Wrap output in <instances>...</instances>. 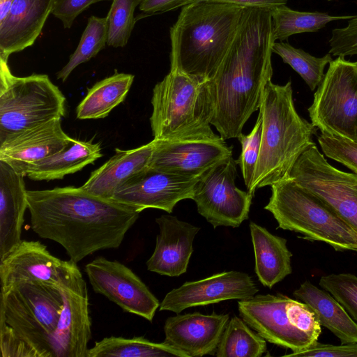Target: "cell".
<instances>
[{
	"label": "cell",
	"mask_w": 357,
	"mask_h": 357,
	"mask_svg": "<svg viewBox=\"0 0 357 357\" xmlns=\"http://www.w3.org/2000/svg\"><path fill=\"white\" fill-rule=\"evenodd\" d=\"M293 294L313 309L321 325L337 337L342 344L357 342V323L330 293L306 280Z\"/></svg>",
	"instance_id": "cell-26"
},
{
	"label": "cell",
	"mask_w": 357,
	"mask_h": 357,
	"mask_svg": "<svg viewBox=\"0 0 357 357\" xmlns=\"http://www.w3.org/2000/svg\"><path fill=\"white\" fill-rule=\"evenodd\" d=\"M150 123L154 139L213 138L211 129L216 107L212 80H203L176 70L158 82L151 98Z\"/></svg>",
	"instance_id": "cell-6"
},
{
	"label": "cell",
	"mask_w": 357,
	"mask_h": 357,
	"mask_svg": "<svg viewBox=\"0 0 357 357\" xmlns=\"http://www.w3.org/2000/svg\"><path fill=\"white\" fill-rule=\"evenodd\" d=\"M63 262L40 241L22 240L0 259L1 291L28 281L59 284Z\"/></svg>",
	"instance_id": "cell-21"
},
{
	"label": "cell",
	"mask_w": 357,
	"mask_h": 357,
	"mask_svg": "<svg viewBox=\"0 0 357 357\" xmlns=\"http://www.w3.org/2000/svg\"><path fill=\"white\" fill-rule=\"evenodd\" d=\"M59 285L63 308L53 337L52 357H87L91 338L89 294L76 262L63 261Z\"/></svg>",
	"instance_id": "cell-12"
},
{
	"label": "cell",
	"mask_w": 357,
	"mask_h": 357,
	"mask_svg": "<svg viewBox=\"0 0 357 357\" xmlns=\"http://www.w3.org/2000/svg\"><path fill=\"white\" fill-rule=\"evenodd\" d=\"M271 187L264 209L272 213L278 228L326 243L336 250L357 252V231L319 197L290 178Z\"/></svg>",
	"instance_id": "cell-7"
},
{
	"label": "cell",
	"mask_w": 357,
	"mask_h": 357,
	"mask_svg": "<svg viewBox=\"0 0 357 357\" xmlns=\"http://www.w3.org/2000/svg\"><path fill=\"white\" fill-rule=\"evenodd\" d=\"M104 1L111 0H54L52 14L61 21L64 28L70 29L75 18L85 9Z\"/></svg>",
	"instance_id": "cell-41"
},
{
	"label": "cell",
	"mask_w": 357,
	"mask_h": 357,
	"mask_svg": "<svg viewBox=\"0 0 357 357\" xmlns=\"http://www.w3.org/2000/svg\"><path fill=\"white\" fill-rule=\"evenodd\" d=\"M285 356L295 357H357V342L333 345L323 344L317 341L307 348L294 351Z\"/></svg>",
	"instance_id": "cell-40"
},
{
	"label": "cell",
	"mask_w": 357,
	"mask_h": 357,
	"mask_svg": "<svg viewBox=\"0 0 357 357\" xmlns=\"http://www.w3.org/2000/svg\"><path fill=\"white\" fill-rule=\"evenodd\" d=\"M134 75L118 73L96 83L76 108L78 119H98L109 112L126 98L134 80Z\"/></svg>",
	"instance_id": "cell-28"
},
{
	"label": "cell",
	"mask_w": 357,
	"mask_h": 357,
	"mask_svg": "<svg viewBox=\"0 0 357 357\" xmlns=\"http://www.w3.org/2000/svg\"><path fill=\"white\" fill-rule=\"evenodd\" d=\"M319 285L330 293L357 323V276L351 273L329 274L321 278Z\"/></svg>",
	"instance_id": "cell-35"
},
{
	"label": "cell",
	"mask_w": 357,
	"mask_h": 357,
	"mask_svg": "<svg viewBox=\"0 0 357 357\" xmlns=\"http://www.w3.org/2000/svg\"><path fill=\"white\" fill-rule=\"evenodd\" d=\"M291 298L281 294H258L241 300L238 309L241 319L266 341L293 352L317 340L294 327L287 314Z\"/></svg>",
	"instance_id": "cell-16"
},
{
	"label": "cell",
	"mask_w": 357,
	"mask_h": 357,
	"mask_svg": "<svg viewBox=\"0 0 357 357\" xmlns=\"http://www.w3.org/2000/svg\"><path fill=\"white\" fill-rule=\"evenodd\" d=\"M272 51L279 55L284 63L289 64L305 82L311 91L321 82L326 66L333 59L330 53L316 57L287 43L275 42Z\"/></svg>",
	"instance_id": "cell-33"
},
{
	"label": "cell",
	"mask_w": 357,
	"mask_h": 357,
	"mask_svg": "<svg viewBox=\"0 0 357 357\" xmlns=\"http://www.w3.org/2000/svg\"><path fill=\"white\" fill-rule=\"evenodd\" d=\"M153 141L129 150L115 149V154L93 171L81 187L86 191L106 199L132 177L149 167Z\"/></svg>",
	"instance_id": "cell-24"
},
{
	"label": "cell",
	"mask_w": 357,
	"mask_h": 357,
	"mask_svg": "<svg viewBox=\"0 0 357 357\" xmlns=\"http://www.w3.org/2000/svg\"><path fill=\"white\" fill-rule=\"evenodd\" d=\"M13 1V0H0V22L6 17Z\"/></svg>",
	"instance_id": "cell-44"
},
{
	"label": "cell",
	"mask_w": 357,
	"mask_h": 357,
	"mask_svg": "<svg viewBox=\"0 0 357 357\" xmlns=\"http://www.w3.org/2000/svg\"><path fill=\"white\" fill-rule=\"evenodd\" d=\"M107 17L91 16L76 50L68 62L57 73V79L65 82L76 67L95 57L107 45Z\"/></svg>",
	"instance_id": "cell-32"
},
{
	"label": "cell",
	"mask_w": 357,
	"mask_h": 357,
	"mask_svg": "<svg viewBox=\"0 0 357 357\" xmlns=\"http://www.w3.org/2000/svg\"><path fill=\"white\" fill-rule=\"evenodd\" d=\"M229 320V314L199 312L168 317L164 325L165 342L188 357L215 355Z\"/></svg>",
	"instance_id": "cell-19"
},
{
	"label": "cell",
	"mask_w": 357,
	"mask_h": 357,
	"mask_svg": "<svg viewBox=\"0 0 357 357\" xmlns=\"http://www.w3.org/2000/svg\"><path fill=\"white\" fill-rule=\"evenodd\" d=\"M329 45V53L334 56L357 54V15L349 20L347 26L333 29Z\"/></svg>",
	"instance_id": "cell-39"
},
{
	"label": "cell",
	"mask_w": 357,
	"mask_h": 357,
	"mask_svg": "<svg viewBox=\"0 0 357 357\" xmlns=\"http://www.w3.org/2000/svg\"><path fill=\"white\" fill-rule=\"evenodd\" d=\"M258 291L257 284L248 273L224 271L199 280L186 282L171 290L162 299L159 310L179 314L192 307L248 299Z\"/></svg>",
	"instance_id": "cell-17"
},
{
	"label": "cell",
	"mask_w": 357,
	"mask_h": 357,
	"mask_svg": "<svg viewBox=\"0 0 357 357\" xmlns=\"http://www.w3.org/2000/svg\"><path fill=\"white\" fill-rule=\"evenodd\" d=\"M101 150L99 143L71 138L63 149L36 164L26 176L33 181L61 179L101 158Z\"/></svg>",
	"instance_id": "cell-27"
},
{
	"label": "cell",
	"mask_w": 357,
	"mask_h": 357,
	"mask_svg": "<svg viewBox=\"0 0 357 357\" xmlns=\"http://www.w3.org/2000/svg\"><path fill=\"white\" fill-rule=\"evenodd\" d=\"M54 0H13L0 22V59L33 45L52 13Z\"/></svg>",
	"instance_id": "cell-22"
},
{
	"label": "cell",
	"mask_w": 357,
	"mask_h": 357,
	"mask_svg": "<svg viewBox=\"0 0 357 357\" xmlns=\"http://www.w3.org/2000/svg\"><path fill=\"white\" fill-rule=\"evenodd\" d=\"M275 42L271 8L245 7L236 36L212 82L216 107L211 125L226 140L237 138L261 106L271 80Z\"/></svg>",
	"instance_id": "cell-2"
},
{
	"label": "cell",
	"mask_w": 357,
	"mask_h": 357,
	"mask_svg": "<svg viewBox=\"0 0 357 357\" xmlns=\"http://www.w3.org/2000/svg\"><path fill=\"white\" fill-rule=\"evenodd\" d=\"M250 236L255 253V271L263 286L272 288L291 273V252L287 240L250 222Z\"/></svg>",
	"instance_id": "cell-25"
},
{
	"label": "cell",
	"mask_w": 357,
	"mask_h": 357,
	"mask_svg": "<svg viewBox=\"0 0 357 357\" xmlns=\"http://www.w3.org/2000/svg\"><path fill=\"white\" fill-rule=\"evenodd\" d=\"M32 230L60 244L77 263L98 250L119 248L139 213L82 187L27 190Z\"/></svg>",
	"instance_id": "cell-1"
},
{
	"label": "cell",
	"mask_w": 357,
	"mask_h": 357,
	"mask_svg": "<svg viewBox=\"0 0 357 357\" xmlns=\"http://www.w3.org/2000/svg\"><path fill=\"white\" fill-rule=\"evenodd\" d=\"M354 175L330 165L314 144L298 157L288 178L319 197L357 231Z\"/></svg>",
	"instance_id": "cell-11"
},
{
	"label": "cell",
	"mask_w": 357,
	"mask_h": 357,
	"mask_svg": "<svg viewBox=\"0 0 357 357\" xmlns=\"http://www.w3.org/2000/svg\"><path fill=\"white\" fill-rule=\"evenodd\" d=\"M84 271L93 291L123 311L152 321L160 303L145 283L128 266L99 257L86 264Z\"/></svg>",
	"instance_id": "cell-13"
},
{
	"label": "cell",
	"mask_w": 357,
	"mask_h": 357,
	"mask_svg": "<svg viewBox=\"0 0 357 357\" xmlns=\"http://www.w3.org/2000/svg\"><path fill=\"white\" fill-rule=\"evenodd\" d=\"M287 314L294 327L318 340L321 325L315 312L309 305L291 299L287 305Z\"/></svg>",
	"instance_id": "cell-38"
},
{
	"label": "cell",
	"mask_w": 357,
	"mask_h": 357,
	"mask_svg": "<svg viewBox=\"0 0 357 357\" xmlns=\"http://www.w3.org/2000/svg\"><path fill=\"white\" fill-rule=\"evenodd\" d=\"M262 137V113L259 110L257 121L248 135L241 133L237 139L241 145V151L237 160L241 168L247 190L250 192L258 161Z\"/></svg>",
	"instance_id": "cell-36"
},
{
	"label": "cell",
	"mask_w": 357,
	"mask_h": 357,
	"mask_svg": "<svg viewBox=\"0 0 357 357\" xmlns=\"http://www.w3.org/2000/svg\"><path fill=\"white\" fill-rule=\"evenodd\" d=\"M197 178L149 167L124 183L111 199L138 213L146 208H157L171 213L178 202L192 199Z\"/></svg>",
	"instance_id": "cell-15"
},
{
	"label": "cell",
	"mask_w": 357,
	"mask_h": 357,
	"mask_svg": "<svg viewBox=\"0 0 357 357\" xmlns=\"http://www.w3.org/2000/svg\"><path fill=\"white\" fill-rule=\"evenodd\" d=\"M354 178H355V182H356V188H357V174H355Z\"/></svg>",
	"instance_id": "cell-45"
},
{
	"label": "cell",
	"mask_w": 357,
	"mask_h": 357,
	"mask_svg": "<svg viewBox=\"0 0 357 357\" xmlns=\"http://www.w3.org/2000/svg\"><path fill=\"white\" fill-rule=\"evenodd\" d=\"M308 113L321 132L357 142V62L337 56L329 63Z\"/></svg>",
	"instance_id": "cell-9"
},
{
	"label": "cell",
	"mask_w": 357,
	"mask_h": 357,
	"mask_svg": "<svg viewBox=\"0 0 357 357\" xmlns=\"http://www.w3.org/2000/svg\"><path fill=\"white\" fill-rule=\"evenodd\" d=\"M266 340L238 317L231 318L215 351L218 357H261L266 352Z\"/></svg>",
	"instance_id": "cell-31"
},
{
	"label": "cell",
	"mask_w": 357,
	"mask_h": 357,
	"mask_svg": "<svg viewBox=\"0 0 357 357\" xmlns=\"http://www.w3.org/2000/svg\"><path fill=\"white\" fill-rule=\"evenodd\" d=\"M56 119L13 135L0 142V160L26 176L38 162L63 149L70 141Z\"/></svg>",
	"instance_id": "cell-18"
},
{
	"label": "cell",
	"mask_w": 357,
	"mask_h": 357,
	"mask_svg": "<svg viewBox=\"0 0 357 357\" xmlns=\"http://www.w3.org/2000/svg\"><path fill=\"white\" fill-rule=\"evenodd\" d=\"M149 167L178 176L198 178L219 162L233 155L220 135L213 138L153 139Z\"/></svg>",
	"instance_id": "cell-14"
},
{
	"label": "cell",
	"mask_w": 357,
	"mask_h": 357,
	"mask_svg": "<svg viewBox=\"0 0 357 357\" xmlns=\"http://www.w3.org/2000/svg\"><path fill=\"white\" fill-rule=\"evenodd\" d=\"M63 308L59 284L18 283L1 291L0 340L22 357H52V341Z\"/></svg>",
	"instance_id": "cell-5"
},
{
	"label": "cell",
	"mask_w": 357,
	"mask_h": 357,
	"mask_svg": "<svg viewBox=\"0 0 357 357\" xmlns=\"http://www.w3.org/2000/svg\"><path fill=\"white\" fill-rule=\"evenodd\" d=\"M142 0H112L107 15L108 25L107 45L125 47L136 22L135 8Z\"/></svg>",
	"instance_id": "cell-34"
},
{
	"label": "cell",
	"mask_w": 357,
	"mask_h": 357,
	"mask_svg": "<svg viewBox=\"0 0 357 357\" xmlns=\"http://www.w3.org/2000/svg\"><path fill=\"white\" fill-rule=\"evenodd\" d=\"M87 357H188L183 351L162 342L156 343L144 336L126 338L111 336L95 342Z\"/></svg>",
	"instance_id": "cell-29"
},
{
	"label": "cell",
	"mask_w": 357,
	"mask_h": 357,
	"mask_svg": "<svg viewBox=\"0 0 357 357\" xmlns=\"http://www.w3.org/2000/svg\"><path fill=\"white\" fill-rule=\"evenodd\" d=\"M66 98L45 74L17 77L0 59V142L66 112Z\"/></svg>",
	"instance_id": "cell-8"
},
{
	"label": "cell",
	"mask_w": 357,
	"mask_h": 357,
	"mask_svg": "<svg viewBox=\"0 0 357 357\" xmlns=\"http://www.w3.org/2000/svg\"><path fill=\"white\" fill-rule=\"evenodd\" d=\"M155 222L159 234L146 261L147 269L162 275L179 276L187 271L193 241L200 228L171 215H162Z\"/></svg>",
	"instance_id": "cell-20"
},
{
	"label": "cell",
	"mask_w": 357,
	"mask_h": 357,
	"mask_svg": "<svg viewBox=\"0 0 357 357\" xmlns=\"http://www.w3.org/2000/svg\"><path fill=\"white\" fill-rule=\"evenodd\" d=\"M317 139L326 156L357 174V142L325 132H321Z\"/></svg>",
	"instance_id": "cell-37"
},
{
	"label": "cell",
	"mask_w": 357,
	"mask_h": 357,
	"mask_svg": "<svg viewBox=\"0 0 357 357\" xmlns=\"http://www.w3.org/2000/svg\"><path fill=\"white\" fill-rule=\"evenodd\" d=\"M262 137L259 155L250 192L289 177L298 157L311 145L316 127L298 114L291 82L279 85L269 81L263 91Z\"/></svg>",
	"instance_id": "cell-4"
},
{
	"label": "cell",
	"mask_w": 357,
	"mask_h": 357,
	"mask_svg": "<svg viewBox=\"0 0 357 357\" xmlns=\"http://www.w3.org/2000/svg\"><path fill=\"white\" fill-rule=\"evenodd\" d=\"M273 34L275 40L281 41L289 36L305 32H315L330 22L349 20L354 16H333L319 12L292 10L286 5L271 8Z\"/></svg>",
	"instance_id": "cell-30"
},
{
	"label": "cell",
	"mask_w": 357,
	"mask_h": 357,
	"mask_svg": "<svg viewBox=\"0 0 357 357\" xmlns=\"http://www.w3.org/2000/svg\"><path fill=\"white\" fill-rule=\"evenodd\" d=\"M236 165L230 156L206 170L195 183L192 199L213 228H236L248 218L254 194L236 186Z\"/></svg>",
	"instance_id": "cell-10"
},
{
	"label": "cell",
	"mask_w": 357,
	"mask_h": 357,
	"mask_svg": "<svg viewBox=\"0 0 357 357\" xmlns=\"http://www.w3.org/2000/svg\"><path fill=\"white\" fill-rule=\"evenodd\" d=\"M201 1L229 3L242 7L271 8L278 6L286 5L287 0H191L190 3Z\"/></svg>",
	"instance_id": "cell-43"
},
{
	"label": "cell",
	"mask_w": 357,
	"mask_h": 357,
	"mask_svg": "<svg viewBox=\"0 0 357 357\" xmlns=\"http://www.w3.org/2000/svg\"><path fill=\"white\" fill-rule=\"evenodd\" d=\"M191 0H142L139 6L140 16H150L172 10L190 3Z\"/></svg>",
	"instance_id": "cell-42"
},
{
	"label": "cell",
	"mask_w": 357,
	"mask_h": 357,
	"mask_svg": "<svg viewBox=\"0 0 357 357\" xmlns=\"http://www.w3.org/2000/svg\"><path fill=\"white\" fill-rule=\"evenodd\" d=\"M245 7L201 1L182 7L170 28V70L212 80L241 23Z\"/></svg>",
	"instance_id": "cell-3"
},
{
	"label": "cell",
	"mask_w": 357,
	"mask_h": 357,
	"mask_svg": "<svg viewBox=\"0 0 357 357\" xmlns=\"http://www.w3.org/2000/svg\"><path fill=\"white\" fill-rule=\"evenodd\" d=\"M24 176L0 160V259L22 241L24 215L28 208Z\"/></svg>",
	"instance_id": "cell-23"
}]
</instances>
